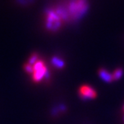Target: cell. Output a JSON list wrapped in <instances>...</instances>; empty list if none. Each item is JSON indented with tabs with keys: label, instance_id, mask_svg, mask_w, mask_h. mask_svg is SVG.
I'll use <instances>...</instances> for the list:
<instances>
[{
	"label": "cell",
	"instance_id": "obj_5",
	"mask_svg": "<svg viewBox=\"0 0 124 124\" xmlns=\"http://www.w3.org/2000/svg\"><path fill=\"white\" fill-rule=\"evenodd\" d=\"M99 74L101 77V79L105 81L106 82H112L113 80V77H112V74H110V72H108L106 69H100L99 71Z\"/></svg>",
	"mask_w": 124,
	"mask_h": 124
},
{
	"label": "cell",
	"instance_id": "obj_8",
	"mask_svg": "<svg viewBox=\"0 0 124 124\" xmlns=\"http://www.w3.org/2000/svg\"></svg>",
	"mask_w": 124,
	"mask_h": 124
},
{
	"label": "cell",
	"instance_id": "obj_7",
	"mask_svg": "<svg viewBox=\"0 0 124 124\" xmlns=\"http://www.w3.org/2000/svg\"><path fill=\"white\" fill-rule=\"evenodd\" d=\"M123 75V70L121 68H117L116 70H115V72L112 73V77H113V80L116 81V80L119 79L121 77V76Z\"/></svg>",
	"mask_w": 124,
	"mask_h": 124
},
{
	"label": "cell",
	"instance_id": "obj_6",
	"mask_svg": "<svg viewBox=\"0 0 124 124\" xmlns=\"http://www.w3.org/2000/svg\"><path fill=\"white\" fill-rule=\"evenodd\" d=\"M51 63L56 68L58 69H61L64 66V63L62 61V59H61L59 57H54L52 58L51 59Z\"/></svg>",
	"mask_w": 124,
	"mask_h": 124
},
{
	"label": "cell",
	"instance_id": "obj_2",
	"mask_svg": "<svg viewBox=\"0 0 124 124\" xmlns=\"http://www.w3.org/2000/svg\"><path fill=\"white\" fill-rule=\"evenodd\" d=\"M62 6L66 15L68 23L81 19L87 13L89 8L88 0H67Z\"/></svg>",
	"mask_w": 124,
	"mask_h": 124
},
{
	"label": "cell",
	"instance_id": "obj_4",
	"mask_svg": "<svg viewBox=\"0 0 124 124\" xmlns=\"http://www.w3.org/2000/svg\"><path fill=\"white\" fill-rule=\"evenodd\" d=\"M79 94L80 97L84 100L93 99L97 96V93L93 87L87 85H84L80 87L79 90Z\"/></svg>",
	"mask_w": 124,
	"mask_h": 124
},
{
	"label": "cell",
	"instance_id": "obj_3",
	"mask_svg": "<svg viewBox=\"0 0 124 124\" xmlns=\"http://www.w3.org/2000/svg\"><path fill=\"white\" fill-rule=\"evenodd\" d=\"M44 24L46 28L50 32L59 31L66 23V17L61 5L48 9L45 13Z\"/></svg>",
	"mask_w": 124,
	"mask_h": 124
},
{
	"label": "cell",
	"instance_id": "obj_1",
	"mask_svg": "<svg viewBox=\"0 0 124 124\" xmlns=\"http://www.w3.org/2000/svg\"><path fill=\"white\" fill-rule=\"evenodd\" d=\"M23 70L35 83H39L50 79V74L45 63L39 58V54L34 53L28 59L23 65Z\"/></svg>",
	"mask_w": 124,
	"mask_h": 124
}]
</instances>
